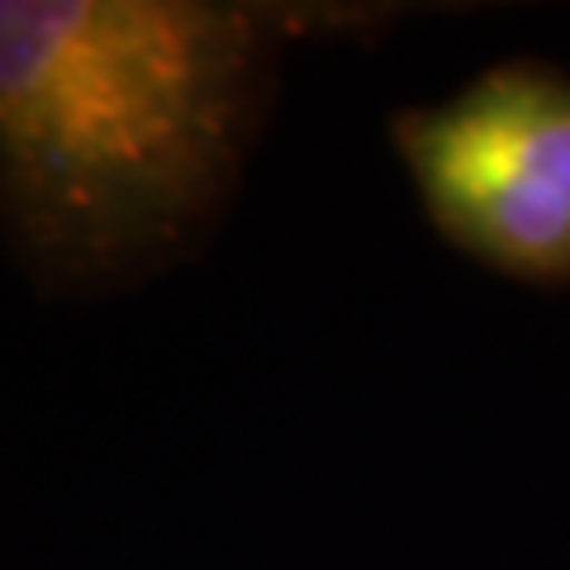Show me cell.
Returning <instances> with one entry per match:
<instances>
[{
    "instance_id": "2",
    "label": "cell",
    "mask_w": 570,
    "mask_h": 570,
    "mask_svg": "<svg viewBox=\"0 0 570 570\" xmlns=\"http://www.w3.org/2000/svg\"><path fill=\"white\" fill-rule=\"evenodd\" d=\"M428 224L494 276L570 285V77L509 58L390 124Z\"/></svg>"
},
{
    "instance_id": "1",
    "label": "cell",
    "mask_w": 570,
    "mask_h": 570,
    "mask_svg": "<svg viewBox=\"0 0 570 570\" xmlns=\"http://www.w3.org/2000/svg\"><path fill=\"white\" fill-rule=\"evenodd\" d=\"M362 10L0 0V214L62 285L195 243L243 176L281 48Z\"/></svg>"
}]
</instances>
